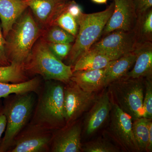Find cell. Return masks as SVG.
Here are the masks:
<instances>
[{
    "instance_id": "1",
    "label": "cell",
    "mask_w": 152,
    "mask_h": 152,
    "mask_svg": "<svg viewBox=\"0 0 152 152\" xmlns=\"http://www.w3.org/2000/svg\"><path fill=\"white\" fill-rule=\"evenodd\" d=\"M63 83L51 80L46 81L44 86L41 87L30 124L53 132L65 126Z\"/></svg>"
},
{
    "instance_id": "2",
    "label": "cell",
    "mask_w": 152,
    "mask_h": 152,
    "mask_svg": "<svg viewBox=\"0 0 152 152\" xmlns=\"http://www.w3.org/2000/svg\"><path fill=\"white\" fill-rule=\"evenodd\" d=\"M31 12L22 14L6 38V53L10 63L23 65L42 34Z\"/></svg>"
},
{
    "instance_id": "3",
    "label": "cell",
    "mask_w": 152,
    "mask_h": 152,
    "mask_svg": "<svg viewBox=\"0 0 152 152\" xmlns=\"http://www.w3.org/2000/svg\"><path fill=\"white\" fill-rule=\"evenodd\" d=\"M35 93L14 94L6 97L3 111L7 119L4 135L1 140L0 152H8L18 134L31 118L36 102Z\"/></svg>"
},
{
    "instance_id": "4",
    "label": "cell",
    "mask_w": 152,
    "mask_h": 152,
    "mask_svg": "<svg viewBox=\"0 0 152 152\" xmlns=\"http://www.w3.org/2000/svg\"><path fill=\"white\" fill-rule=\"evenodd\" d=\"M26 72L39 75L45 81H58L67 83L70 81L72 67L58 59L42 38L37 41L23 65Z\"/></svg>"
},
{
    "instance_id": "5",
    "label": "cell",
    "mask_w": 152,
    "mask_h": 152,
    "mask_svg": "<svg viewBox=\"0 0 152 152\" xmlns=\"http://www.w3.org/2000/svg\"><path fill=\"white\" fill-rule=\"evenodd\" d=\"M114 8L113 1L104 10L84 14L78 20V31L75 43L67 58L68 65L73 66L81 56L88 51L101 37Z\"/></svg>"
},
{
    "instance_id": "6",
    "label": "cell",
    "mask_w": 152,
    "mask_h": 152,
    "mask_svg": "<svg viewBox=\"0 0 152 152\" xmlns=\"http://www.w3.org/2000/svg\"><path fill=\"white\" fill-rule=\"evenodd\" d=\"M143 78L134 79L125 77L108 85L112 101L130 115L133 121L143 116L145 83Z\"/></svg>"
},
{
    "instance_id": "7",
    "label": "cell",
    "mask_w": 152,
    "mask_h": 152,
    "mask_svg": "<svg viewBox=\"0 0 152 152\" xmlns=\"http://www.w3.org/2000/svg\"><path fill=\"white\" fill-rule=\"evenodd\" d=\"M53 136V131L30 124L17 136L8 152L49 151Z\"/></svg>"
},
{
    "instance_id": "8",
    "label": "cell",
    "mask_w": 152,
    "mask_h": 152,
    "mask_svg": "<svg viewBox=\"0 0 152 152\" xmlns=\"http://www.w3.org/2000/svg\"><path fill=\"white\" fill-rule=\"evenodd\" d=\"M137 43L134 31L116 30L104 36L90 49L103 53L113 61L133 51Z\"/></svg>"
},
{
    "instance_id": "9",
    "label": "cell",
    "mask_w": 152,
    "mask_h": 152,
    "mask_svg": "<svg viewBox=\"0 0 152 152\" xmlns=\"http://www.w3.org/2000/svg\"><path fill=\"white\" fill-rule=\"evenodd\" d=\"M64 88V115L66 125L75 121L96 100L94 93L84 91L70 81Z\"/></svg>"
},
{
    "instance_id": "10",
    "label": "cell",
    "mask_w": 152,
    "mask_h": 152,
    "mask_svg": "<svg viewBox=\"0 0 152 152\" xmlns=\"http://www.w3.org/2000/svg\"><path fill=\"white\" fill-rule=\"evenodd\" d=\"M109 133L119 145L126 152H139L133 135V121L130 115L123 111L112 100Z\"/></svg>"
},
{
    "instance_id": "11",
    "label": "cell",
    "mask_w": 152,
    "mask_h": 152,
    "mask_svg": "<svg viewBox=\"0 0 152 152\" xmlns=\"http://www.w3.org/2000/svg\"><path fill=\"white\" fill-rule=\"evenodd\" d=\"M113 12L103 30L102 37L116 30L134 31L135 27L137 15L133 0H113Z\"/></svg>"
},
{
    "instance_id": "12",
    "label": "cell",
    "mask_w": 152,
    "mask_h": 152,
    "mask_svg": "<svg viewBox=\"0 0 152 152\" xmlns=\"http://www.w3.org/2000/svg\"><path fill=\"white\" fill-rule=\"evenodd\" d=\"M53 133L50 151L53 152H80L82 151L81 142L82 129L75 121Z\"/></svg>"
},
{
    "instance_id": "13",
    "label": "cell",
    "mask_w": 152,
    "mask_h": 152,
    "mask_svg": "<svg viewBox=\"0 0 152 152\" xmlns=\"http://www.w3.org/2000/svg\"><path fill=\"white\" fill-rule=\"evenodd\" d=\"M31 10L39 26L44 30L53 24L55 20L69 0H25Z\"/></svg>"
},
{
    "instance_id": "14",
    "label": "cell",
    "mask_w": 152,
    "mask_h": 152,
    "mask_svg": "<svg viewBox=\"0 0 152 152\" xmlns=\"http://www.w3.org/2000/svg\"><path fill=\"white\" fill-rule=\"evenodd\" d=\"M111 108L109 92L104 93L96 99L85 119L84 131L86 135L93 134L102 126L110 115Z\"/></svg>"
},
{
    "instance_id": "15",
    "label": "cell",
    "mask_w": 152,
    "mask_h": 152,
    "mask_svg": "<svg viewBox=\"0 0 152 152\" xmlns=\"http://www.w3.org/2000/svg\"><path fill=\"white\" fill-rule=\"evenodd\" d=\"M134 51L135 61L126 77L134 79L152 77V42L137 43Z\"/></svg>"
},
{
    "instance_id": "16",
    "label": "cell",
    "mask_w": 152,
    "mask_h": 152,
    "mask_svg": "<svg viewBox=\"0 0 152 152\" xmlns=\"http://www.w3.org/2000/svg\"><path fill=\"white\" fill-rule=\"evenodd\" d=\"M28 8L25 0H0V22L5 39Z\"/></svg>"
},
{
    "instance_id": "17",
    "label": "cell",
    "mask_w": 152,
    "mask_h": 152,
    "mask_svg": "<svg viewBox=\"0 0 152 152\" xmlns=\"http://www.w3.org/2000/svg\"><path fill=\"white\" fill-rule=\"evenodd\" d=\"M104 69L77 71L70 80L85 91L95 93L104 87Z\"/></svg>"
},
{
    "instance_id": "18",
    "label": "cell",
    "mask_w": 152,
    "mask_h": 152,
    "mask_svg": "<svg viewBox=\"0 0 152 152\" xmlns=\"http://www.w3.org/2000/svg\"><path fill=\"white\" fill-rule=\"evenodd\" d=\"M134 51L111 61L104 69V87L112 82L126 77L135 61Z\"/></svg>"
},
{
    "instance_id": "19",
    "label": "cell",
    "mask_w": 152,
    "mask_h": 152,
    "mask_svg": "<svg viewBox=\"0 0 152 152\" xmlns=\"http://www.w3.org/2000/svg\"><path fill=\"white\" fill-rule=\"evenodd\" d=\"M112 61L110 57L104 54L90 49L73 66L72 72L103 69Z\"/></svg>"
},
{
    "instance_id": "20",
    "label": "cell",
    "mask_w": 152,
    "mask_h": 152,
    "mask_svg": "<svg viewBox=\"0 0 152 152\" xmlns=\"http://www.w3.org/2000/svg\"><path fill=\"white\" fill-rule=\"evenodd\" d=\"M40 81L38 77L20 83L0 82V99L12 94H19L28 92L38 94L41 88Z\"/></svg>"
},
{
    "instance_id": "21",
    "label": "cell",
    "mask_w": 152,
    "mask_h": 152,
    "mask_svg": "<svg viewBox=\"0 0 152 152\" xmlns=\"http://www.w3.org/2000/svg\"><path fill=\"white\" fill-rule=\"evenodd\" d=\"M134 31L137 42H152V10L150 9L143 13L137 15Z\"/></svg>"
},
{
    "instance_id": "22",
    "label": "cell",
    "mask_w": 152,
    "mask_h": 152,
    "mask_svg": "<svg viewBox=\"0 0 152 152\" xmlns=\"http://www.w3.org/2000/svg\"><path fill=\"white\" fill-rule=\"evenodd\" d=\"M151 121V119L144 117L133 121V135L139 151H147L149 134V125Z\"/></svg>"
},
{
    "instance_id": "23",
    "label": "cell",
    "mask_w": 152,
    "mask_h": 152,
    "mask_svg": "<svg viewBox=\"0 0 152 152\" xmlns=\"http://www.w3.org/2000/svg\"><path fill=\"white\" fill-rule=\"evenodd\" d=\"M29 80L23 65L11 63L9 66H0V82L20 83Z\"/></svg>"
},
{
    "instance_id": "24",
    "label": "cell",
    "mask_w": 152,
    "mask_h": 152,
    "mask_svg": "<svg viewBox=\"0 0 152 152\" xmlns=\"http://www.w3.org/2000/svg\"><path fill=\"white\" fill-rule=\"evenodd\" d=\"M42 39L47 43L71 44L75 37L56 25H52L43 30Z\"/></svg>"
},
{
    "instance_id": "25",
    "label": "cell",
    "mask_w": 152,
    "mask_h": 152,
    "mask_svg": "<svg viewBox=\"0 0 152 152\" xmlns=\"http://www.w3.org/2000/svg\"><path fill=\"white\" fill-rule=\"evenodd\" d=\"M53 24L57 25L76 38L78 31V25L75 19L66 11L65 7L55 20Z\"/></svg>"
},
{
    "instance_id": "26",
    "label": "cell",
    "mask_w": 152,
    "mask_h": 152,
    "mask_svg": "<svg viewBox=\"0 0 152 152\" xmlns=\"http://www.w3.org/2000/svg\"><path fill=\"white\" fill-rule=\"evenodd\" d=\"M82 151L86 152H118L120 148L103 139H98L85 144Z\"/></svg>"
},
{
    "instance_id": "27",
    "label": "cell",
    "mask_w": 152,
    "mask_h": 152,
    "mask_svg": "<svg viewBox=\"0 0 152 152\" xmlns=\"http://www.w3.org/2000/svg\"><path fill=\"white\" fill-rule=\"evenodd\" d=\"M145 93L143 102V117L151 119L152 118V77L146 78L145 82Z\"/></svg>"
},
{
    "instance_id": "28",
    "label": "cell",
    "mask_w": 152,
    "mask_h": 152,
    "mask_svg": "<svg viewBox=\"0 0 152 152\" xmlns=\"http://www.w3.org/2000/svg\"><path fill=\"white\" fill-rule=\"evenodd\" d=\"M47 44L52 53L61 61L67 58L72 47L71 44L51 42Z\"/></svg>"
},
{
    "instance_id": "29",
    "label": "cell",
    "mask_w": 152,
    "mask_h": 152,
    "mask_svg": "<svg viewBox=\"0 0 152 152\" xmlns=\"http://www.w3.org/2000/svg\"><path fill=\"white\" fill-rule=\"evenodd\" d=\"M65 10L75 19L77 22L83 14L81 7L74 1L69 0L67 2L66 5Z\"/></svg>"
},
{
    "instance_id": "30",
    "label": "cell",
    "mask_w": 152,
    "mask_h": 152,
    "mask_svg": "<svg viewBox=\"0 0 152 152\" xmlns=\"http://www.w3.org/2000/svg\"><path fill=\"white\" fill-rule=\"evenodd\" d=\"M6 39L3 35L0 22V66H7L10 64L6 53Z\"/></svg>"
},
{
    "instance_id": "31",
    "label": "cell",
    "mask_w": 152,
    "mask_h": 152,
    "mask_svg": "<svg viewBox=\"0 0 152 152\" xmlns=\"http://www.w3.org/2000/svg\"><path fill=\"white\" fill-rule=\"evenodd\" d=\"M133 2L137 15L152 8V0H133Z\"/></svg>"
},
{
    "instance_id": "32",
    "label": "cell",
    "mask_w": 152,
    "mask_h": 152,
    "mask_svg": "<svg viewBox=\"0 0 152 152\" xmlns=\"http://www.w3.org/2000/svg\"><path fill=\"white\" fill-rule=\"evenodd\" d=\"M7 126V119L3 111V107H0V143L1 140L2 136L5 131Z\"/></svg>"
},
{
    "instance_id": "33",
    "label": "cell",
    "mask_w": 152,
    "mask_h": 152,
    "mask_svg": "<svg viewBox=\"0 0 152 152\" xmlns=\"http://www.w3.org/2000/svg\"><path fill=\"white\" fill-rule=\"evenodd\" d=\"M152 150V121L149 125V134L148 142L147 151L151 152Z\"/></svg>"
},
{
    "instance_id": "34",
    "label": "cell",
    "mask_w": 152,
    "mask_h": 152,
    "mask_svg": "<svg viewBox=\"0 0 152 152\" xmlns=\"http://www.w3.org/2000/svg\"><path fill=\"white\" fill-rule=\"evenodd\" d=\"M93 2L98 4H105L108 0H91Z\"/></svg>"
}]
</instances>
